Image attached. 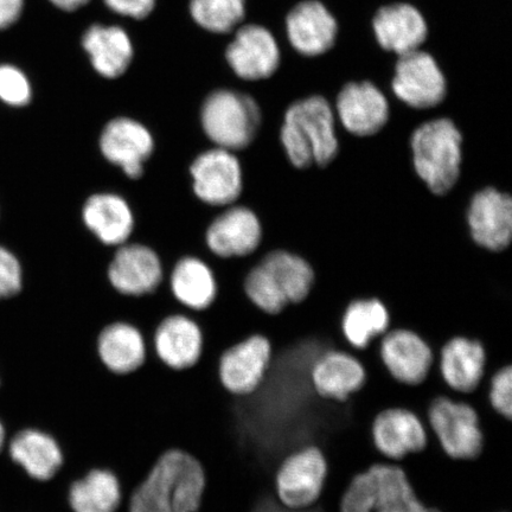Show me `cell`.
<instances>
[{"instance_id": "30", "label": "cell", "mask_w": 512, "mask_h": 512, "mask_svg": "<svg viewBox=\"0 0 512 512\" xmlns=\"http://www.w3.org/2000/svg\"><path fill=\"white\" fill-rule=\"evenodd\" d=\"M375 484V512H424L408 473L396 463H377L368 467Z\"/></svg>"}, {"instance_id": "35", "label": "cell", "mask_w": 512, "mask_h": 512, "mask_svg": "<svg viewBox=\"0 0 512 512\" xmlns=\"http://www.w3.org/2000/svg\"><path fill=\"white\" fill-rule=\"evenodd\" d=\"M488 400L494 411L507 421L512 418V368L510 364L498 369L491 377Z\"/></svg>"}, {"instance_id": "20", "label": "cell", "mask_w": 512, "mask_h": 512, "mask_svg": "<svg viewBox=\"0 0 512 512\" xmlns=\"http://www.w3.org/2000/svg\"><path fill=\"white\" fill-rule=\"evenodd\" d=\"M473 240L492 252H501L512 238L511 197L496 189H484L472 198L467 214Z\"/></svg>"}, {"instance_id": "12", "label": "cell", "mask_w": 512, "mask_h": 512, "mask_svg": "<svg viewBox=\"0 0 512 512\" xmlns=\"http://www.w3.org/2000/svg\"><path fill=\"white\" fill-rule=\"evenodd\" d=\"M195 195L209 206H229L242 191V169L233 151L215 147L198 156L191 168Z\"/></svg>"}, {"instance_id": "17", "label": "cell", "mask_w": 512, "mask_h": 512, "mask_svg": "<svg viewBox=\"0 0 512 512\" xmlns=\"http://www.w3.org/2000/svg\"><path fill=\"white\" fill-rule=\"evenodd\" d=\"M286 32L288 41L299 54L316 57L335 46L338 24L319 0H304L287 15Z\"/></svg>"}, {"instance_id": "9", "label": "cell", "mask_w": 512, "mask_h": 512, "mask_svg": "<svg viewBox=\"0 0 512 512\" xmlns=\"http://www.w3.org/2000/svg\"><path fill=\"white\" fill-rule=\"evenodd\" d=\"M370 437L375 450L390 463L424 452L430 441L425 421L406 407L382 409L371 421Z\"/></svg>"}, {"instance_id": "38", "label": "cell", "mask_w": 512, "mask_h": 512, "mask_svg": "<svg viewBox=\"0 0 512 512\" xmlns=\"http://www.w3.org/2000/svg\"><path fill=\"white\" fill-rule=\"evenodd\" d=\"M25 0H0V30L9 29L18 22Z\"/></svg>"}, {"instance_id": "33", "label": "cell", "mask_w": 512, "mask_h": 512, "mask_svg": "<svg viewBox=\"0 0 512 512\" xmlns=\"http://www.w3.org/2000/svg\"><path fill=\"white\" fill-rule=\"evenodd\" d=\"M376 495L369 470L357 473L343 491L338 512H375Z\"/></svg>"}, {"instance_id": "32", "label": "cell", "mask_w": 512, "mask_h": 512, "mask_svg": "<svg viewBox=\"0 0 512 512\" xmlns=\"http://www.w3.org/2000/svg\"><path fill=\"white\" fill-rule=\"evenodd\" d=\"M246 0H190L189 14L198 27L211 34H230L246 17Z\"/></svg>"}, {"instance_id": "1", "label": "cell", "mask_w": 512, "mask_h": 512, "mask_svg": "<svg viewBox=\"0 0 512 512\" xmlns=\"http://www.w3.org/2000/svg\"><path fill=\"white\" fill-rule=\"evenodd\" d=\"M206 473L195 457L169 450L133 490L128 512H197L201 507Z\"/></svg>"}, {"instance_id": "18", "label": "cell", "mask_w": 512, "mask_h": 512, "mask_svg": "<svg viewBox=\"0 0 512 512\" xmlns=\"http://www.w3.org/2000/svg\"><path fill=\"white\" fill-rule=\"evenodd\" d=\"M187 312L171 313L160 320L152 337L157 357L174 370L194 367L202 354L201 326Z\"/></svg>"}, {"instance_id": "31", "label": "cell", "mask_w": 512, "mask_h": 512, "mask_svg": "<svg viewBox=\"0 0 512 512\" xmlns=\"http://www.w3.org/2000/svg\"><path fill=\"white\" fill-rule=\"evenodd\" d=\"M389 311L379 299H358L345 310L342 334L352 349L363 351L389 330Z\"/></svg>"}, {"instance_id": "7", "label": "cell", "mask_w": 512, "mask_h": 512, "mask_svg": "<svg viewBox=\"0 0 512 512\" xmlns=\"http://www.w3.org/2000/svg\"><path fill=\"white\" fill-rule=\"evenodd\" d=\"M427 424L441 451L454 462H472L482 454L484 432L469 402L437 396L427 408Z\"/></svg>"}, {"instance_id": "3", "label": "cell", "mask_w": 512, "mask_h": 512, "mask_svg": "<svg viewBox=\"0 0 512 512\" xmlns=\"http://www.w3.org/2000/svg\"><path fill=\"white\" fill-rule=\"evenodd\" d=\"M315 273L298 255L285 251L272 252L253 268L245 280L249 302L268 316H277L290 304L309 297Z\"/></svg>"}, {"instance_id": "37", "label": "cell", "mask_w": 512, "mask_h": 512, "mask_svg": "<svg viewBox=\"0 0 512 512\" xmlns=\"http://www.w3.org/2000/svg\"><path fill=\"white\" fill-rule=\"evenodd\" d=\"M114 14L143 21L156 9L157 0H102Z\"/></svg>"}, {"instance_id": "16", "label": "cell", "mask_w": 512, "mask_h": 512, "mask_svg": "<svg viewBox=\"0 0 512 512\" xmlns=\"http://www.w3.org/2000/svg\"><path fill=\"white\" fill-rule=\"evenodd\" d=\"M366 367L351 352L331 349L322 352L310 369V382L315 393L324 400L347 402L366 386Z\"/></svg>"}, {"instance_id": "28", "label": "cell", "mask_w": 512, "mask_h": 512, "mask_svg": "<svg viewBox=\"0 0 512 512\" xmlns=\"http://www.w3.org/2000/svg\"><path fill=\"white\" fill-rule=\"evenodd\" d=\"M176 302L192 312H203L219 298V284L211 268L201 259L188 256L177 262L170 278Z\"/></svg>"}, {"instance_id": "26", "label": "cell", "mask_w": 512, "mask_h": 512, "mask_svg": "<svg viewBox=\"0 0 512 512\" xmlns=\"http://www.w3.org/2000/svg\"><path fill=\"white\" fill-rule=\"evenodd\" d=\"M86 227L107 246H123L134 229L133 211L125 198L104 192L88 198L82 209Z\"/></svg>"}, {"instance_id": "34", "label": "cell", "mask_w": 512, "mask_h": 512, "mask_svg": "<svg viewBox=\"0 0 512 512\" xmlns=\"http://www.w3.org/2000/svg\"><path fill=\"white\" fill-rule=\"evenodd\" d=\"M32 88L28 76L12 64H0V100L12 107L30 104Z\"/></svg>"}, {"instance_id": "36", "label": "cell", "mask_w": 512, "mask_h": 512, "mask_svg": "<svg viewBox=\"0 0 512 512\" xmlns=\"http://www.w3.org/2000/svg\"><path fill=\"white\" fill-rule=\"evenodd\" d=\"M23 273L16 256L0 246V300L10 299L22 291Z\"/></svg>"}, {"instance_id": "23", "label": "cell", "mask_w": 512, "mask_h": 512, "mask_svg": "<svg viewBox=\"0 0 512 512\" xmlns=\"http://www.w3.org/2000/svg\"><path fill=\"white\" fill-rule=\"evenodd\" d=\"M373 28L380 46L399 56L419 50L428 35L425 17L407 3L383 6L376 12Z\"/></svg>"}, {"instance_id": "19", "label": "cell", "mask_w": 512, "mask_h": 512, "mask_svg": "<svg viewBox=\"0 0 512 512\" xmlns=\"http://www.w3.org/2000/svg\"><path fill=\"white\" fill-rule=\"evenodd\" d=\"M488 355L478 339L456 336L439 351L438 369L446 386L458 394H472L482 384Z\"/></svg>"}, {"instance_id": "14", "label": "cell", "mask_w": 512, "mask_h": 512, "mask_svg": "<svg viewBox=\"0 0 512 512\" xmlns=\"http://www.w3.org/2000/svg\"><path fill=\"white\" fill-rule=\"evenodd\" d=\"M163 280V266L153 249L144 245H123L108 267L113 290L126 298L152 296Z\"/></svg>"}, {"instance_id": "11", "label": "cell", "mask_w": 512, "mask_h": 512, "mask_svg": "<svg viewBox=\"0 0 512 512\" xmlns=\"http://www.w3.org/2000/svg\"><path fill=\"white\" fill-rule=\"evenodd\" d=\"M393 91L406 105L426 110L444 101L446 79L433 56L419 49L399 56Z\"/></svg>"}, {"instance_id": "13", "label": "cell", "mask_w": 512, "mask_h": 512, "mask_svg": "<svg viewBox=\"0 0 512 512\" xmlns=\"http://www.w3.org/2000/svg\"><path fill=\"white\" fill-rule=\"evenodd\" d=\"M226 61L240 79L271 78L280 66V49L272 32L259 24L241 25L227 46Z\"/></svg>"}, {"instance_id": "40", "label": "cell", "mask_w": 512, "mask_h": 512, "mask_svg": "<svg viewBox=\"0 0 512 512\" xmlns=\"http://www.w3.org/2000/svg\"><path fill=\"white\" fill-rule=\"evenodd\" d=\"M8 443V432L2 421H0V453L4 451V447Z\"/></svg>"}, {"instance_id": "24", "label": "cell", "mask_w": 512, "mask_h": 512, "mask_svg": "<svg viewBox=\"0 0 512 512\" xmlns=\"http://www.w3.org/2000/svg\"><path fill=\"white\" fill-rule=\"evenodd\" d=\"M261 223L251 209L230 208L211 222L206 234L207 246L220 258L246 256L259 247Z\"/></svg>"}, {"instance_id": "29", "label": "cell", "mask_w": 512, "mask_h": 512, "mask_svg": "<svg viewBox=\"0 0 512 512\" xmlns=\"http://www.w3.org/2000/svg\"><path fill=\"white\" fill-rule=\"evenodd\" d=\"M123 502L119 478L107 469L89 470L68 489V503L74 512H117Z\"/></svg>"}, {"instance_id": "41", "label": "cell", "mask_w": 512, "mask_h": 512, "mask_svg": "<svg viewBox=\"0 0 512 512\" xmlns=\"http://www.w3.org/2000/svg\"><path fill=\"white\" fill-rule=\"evenodd\" d=\"M424 512H443V511H440L439 509L427 507Z\"/></svg>"}, {"instance_id": "25", "label": "cell", "mask_w": 512, "mask_h": 512, "mask_svg": "<svg viewBox=\"0 0 512 512\" xmlns=\"http://www.w3.org/2000/svg\"><path fill=\"white\" fill-rule=\"evenodd\" d=\"M81 43L93 69L102 78L118 79L131 67L133 43L119 25L93 24L83 34Z\"/></svg>"}, {"instance_id": "39", "label": "cell", "mask_w": 512, "mask_h": 512, "mask_svg": "<svg viewBox=\"0 0 512 512\" xmlns=\"http://www.w3.org/2000/svg\"><path fill=\"white\" fill-rule=\"evenodd\" d=\"M55 8L64 12H76L85 8L91 0H49Z\"/></svg>"}, {"instance_id": "4", "label": "cell", "mask_w": 512, "mask_h": 512, "mask_svg": "<svg viewBox=\"0 0 512 512\" xmlns=\"http://www.w3.org/2000/svg\"><path fill=\"white\" fill-rule=\"evenodd\" d=\"M463 138L453 121H428L412 137L416 172L435 195H445L456 185L462 164Z\"/></svg>"}, {"instance_id": "2", "label": "cell", "mask_w": 512, "mask_h": 512, "mask_svg": "<svg viewBox=\"0 0 512 512\" xmlns=\"http://www.w3.org/2000/svg\"><path fill=\"white\" fill-rule=\"evenodd\" d=\"M280 138L296 168L330 164L338 153V139L329 102L318 95L294 102L285 114Z\"/></svg>"}, {"instance_id": "5", "label": "cell", "mask_w": 512, "mask_h": 512, "mask_svg": "<svg viewBox=\"0 0 512 512\" xmlns=\"http://www.w3.org/2000/svg\"><path fill=\"white\" fill-rule=\"evenodd\" d=\"M201 123L216 147L234 152L253 143L261 125V111L248 94L216 89L203 102Z\"/></svg>"}, {"instance_id": "15", "label": "cell", "mask_w": 512, "mask_h": 512, "mask_svg": "<svg viewBox=\"0 0 512 512\" xmlns=\"http://www.w3.org/2000/svg\"><path fill=\"white\" fill-rule=\"evenodd\" d=\"M99 145L102 156L132 179L143 176L144 165L155 150L151 132L139 121L124 117L105 126Z\"/></svg>"}, {"instance_id": "21", "label": "cell", "mask_w": 512, "mask_h": 512, "mask_svg": "<svg viewBox=\"0 0 512 512\" xmlns=\"http://www.w3.org/2000/svg\"><path fill=\"white\" fill-rule=\"evenodd\" d=\"M336 108L343 126L355 136H373L389 119L386 96L371 82L348 83L338 94Z\"/></svg>"}, {"instance_id": "27", "label": "cell", "mask_w": 512, "mask_h": 512, "mask_svg": "<svg viewBox=\"0 0 512 512\" xmlns=\"http://www.w3.org/2000/svg\"><path fill=\"white\" fill-rule=\"evenodd\" d=\"M96 351L104 366L117 375H128L143 366L146 343L136 325L117 320L102 328Z\"/></svg>"}, {"instance_id": "22", "label": "cell", "mask_w": 512, "mask_h": 512, "mask_svg": "<svg viewBox=\"0 0 512 512\" xmlns=\"http://www.w3.org/2000/svg\"><path fill=\"white\" fill-rule=\"evenodd\" d=\"M11 463L36 482H49L61 470L63 452L53 435L36 427H25L8 441Z\"/></svg>"}, {"instance_id": "8", "label": "cell", "mask_w": 512, "mask_h": 512, "mask_svg": "<svg viewBox=\"0 0 512 512\" xmlns=\"http://www.w3.org/2000/svg\"><path fill=\"white\" fill-rule=\"evenodd\" d=\"M274 358V347L266 335L253 334L223 351L219 377L224 389L235 396H248L265 382Z\"/></svg>"}, {"instance_id": "10", "label": "cell", "mask_w": 512, "mask_h": 512, "mask_svg": "<svg viewBox=\"0 0 512 512\" xmlns=\"http://www.w3.org/2000/svg\"><path fill=\"white\" fill-rule=\"evenodd\" d=\"M379 356L390 377L408 387L425 383L435 363L431 345L409 329L388 330L381 337Z\"/></svg>"}, {"instance_id": "6", "label": "cell", "mask_w": 512, "mask_h": 512, "mask_svg": "<svg viewBox=\"0 0 512 512\" xmlns=\"http://www.w3.org/2000/svg\"><path fill=\"white\" fill-rule=\"evenodd\" d=\"M329 471L328 458L316 445L288 453L273 473L275 501L292 512L310 509L322 498Z\"/></svg>"}]
</instances>
